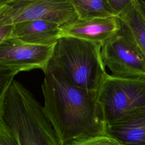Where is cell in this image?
<instances>
[{"instance_id":"15","label":"cell","mask_w":145,"mask_h":145,"mask_svg":"<svg viewBox=\"0 0 145 145\" xmlns=\"http://www.w3.org/2000/svg\"><path fill=\"white\" fill-rule=\"evenodd\" d=\"M0 145H19L14 138L0 120Z\"/></svg>"},{"instance_id":"7","label":"cell","mask_w":145,"mask_h":145,"mask_svg":"<svg viewBox=\"0 0 145 145\" xmlns=\"http://www.w3.org/2000/svg\"><path fill=\"white\" fill-rule=\"evenodd\" d=\"M54 46L33 45L8 37L0 44V69L16 73L41 69L45 73Z\"/></svg>"},{"instance_id":"9","label":"cell","mask_w":145,"mask_h":145,"mask_svg":"<svg viewBox=\"0 0 145 145\" xmlns=\"http://www.w3.org/2000/svg\"><path fill=\"white\" fill-rule=\"evenodd\" d=\"M106 134L123 145H145V106L107 125Z\"/></svg>"},{"instance_id":"8","label":"cell","mask_w":145,"mask_h":145,"mask_svg":"<svg viewBox=\"0 0 145 145\" xmlns=\"http://www.w3.org/2000/svg\"><path fill=\"white\" fill-rule=\"evenodd\" d=\"M121 27L117 17L91 20L76 19L61 26V37H75L103 45L113 36Z\"/></svg>"},{"instance_id":"11","label":"cell","mask_w":145,"mask_h":145,"mask_svg":"<svg viewBox=\"0 0 145 145\" xmlns=\"http://www.w3.org/2000/svg\"><path fill=\"white\" fill-rule=\"evenodd\" d=\"M118 18L129 30L135 44L145 59V16L139 0H131Z\"/></svg>"},{"instance_id":"13","label":"cell","mask_w":145,"mask_h":145,"mask_svg":"<svg viewBox=\"0 0 145 145\" xmlns=\"http://www.w3.org/2000/svg\"><path fill=\"white\" fill-rule=\"evenodd\" d=\"M69 145H123L108 134L91 137L72 141Z\"/></svg>"},{"instance_id":"16","label":"cell","mask_w":145,"mask_h":145,"mask_svg":"<svg viewBox=\"0 0 145 145\" xmlns=\"http://www.w3.org/2000/svg\"><path fill=\"white\" fill-rule=\"evenodd\" d=\"M114 16L118 18L129 5L131 0H107Z\"/></svg>"},{"instance_id":"3","label":"cell","mask_w":145,"mask_h":145,"mask_svg":"<svg viewBox=\"0 0 145 145\" xmlns=\"http://www.w3.org/2000/svg\"><path fill=\"white\" fill-rule=\"evenodd\" d=\"M101 47L99 44L63 36L54 45L51 59L70 84L97 92L106 73Z\"/></svg>"},{"instance_id":"10","label":"cell","mask_w":145,"mask_h":145,"mask_svg":"<svg viewBox=\"0 0 145 145\" xmlns=\"http://www.w3.org/2000/svg\"><path fill=\"white\" fill-rule=\"evenodd\" d=\"M61 26L47 20L19 23L13 25L11 37L33 45H54L61 37Z\"/></svg>"},{"instance_id":"4","label":"cell","mask_w":145,"mask_h":145,"mask_svg":"<svg viewBox=\"0 0 145 145\" xmlns=\"http://www.w3.org/2000/svg\"><path fill=\"white\" fill-rule=\"evenodd\" d=\"M97 102L106 125L145 106V79L121 78L107 72L97 91Z\"/></svg>"},{"instance_id":"1","label":"cell","mask_w":145,"mask_h":145,"mask_svg":"<svg viewBox=\"0 0 145 145\" xmlns=\"http://www.w3.org/2000/svg\"><path fill=\"white\" fill-rule=\"evenodd\" d=\"M42 84L44 110L60 145L107 134L97 102V92L70 84L50 59Z\"/></svg>"},{"instance_id":"2","label":"cell","mask_w":145,"mask_h":145,"mask_svg":"<svg viewBox=\"0 0 145 145\" xmlns=\"http://www.w3.org/2000/svg\"><path fill=\"white\" fill-rule=\"evenodd\" d=\"M0 120L19 145H60L43 106L15 79L6 95Z\"/></svg>"},{"instance_id":"12","label":"cell","mask_w":145,"mask_h":145,"mask_svg":"<svg viewBox=\"0 0 145 145\" xmlns=\"http://www.w3.org/2000/svg\"><path fill=\"white\" fill-rule=\"evenodd\" d=\"M70 1L79 20H86L114 16L107 0Z\"/></svg>"},{"instance_id":"6","label":"cell","mask_w":145,"mask_h":145,"mask_svg":"<svg viewBox=\"0 0 145 145\" xmlns=\"http://www.w3.org/2000/svg\"><path fill=\"white\" fill-rule=\"evenodd\" d=\"M121 29L101 45L104 65L114 77L145 79V59L129 30L121 22Z\"/></svg>"},{"instance_id":"14","label":"cell","mask_w":145,"mask_h":145,"mask_svg":"<svg viewBox=\"0 0 145 145\" xmlns=\"http://www.w3.org/2000/svg\"><path fill=\"white\" fill-rule=\"evenodd\" d=\"M17 74L14 71L0 69V116L6 95L14 80V77Z\"/></svg>"},{"instance_id":"17","label":"cell","mask_w":145,"mask_h":145,"mask_svg":"<svg viewBox=\"0 0 145 145\" xmlns=\"http://www.w3.org/2000/svg\"><path fill=\"white\" fill-rule=\"evenodd\" d=\"M13 25L0 27V44L6 39L11 37Z\"/></svg>"},{"instance_id":"18","label":"cell","mask_w":145,"mask_h":145,"mask_svg":"<svg viewBox=\"0 0 145 145\" xmlns=\"http://www.w3.org/2000/svg\"><path fill=\"white\" fill-rule=\"evenodd\" d=\"M140 3V6L142 9V11L144 13V15L145 16V1H142V0H139Z\"/></svg>"},{"instance_id":"5","label":"cell","mask_w":145,"mask_h":145,"mask_svg":"<svg viewBox=\"0 0 145 145\" xmlns=\"http://www.w3.org/2000/svg\"><path fill=\"white\" fill-rule=\"evenodd\" d=\"M77 19L70 0H0V27L36 20L63 25Z\"/></svg>"}]
</instances>
